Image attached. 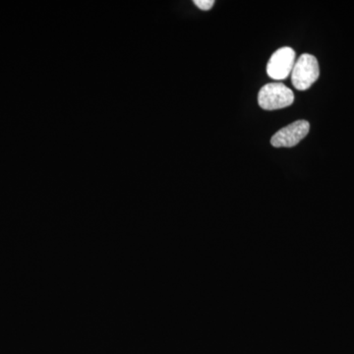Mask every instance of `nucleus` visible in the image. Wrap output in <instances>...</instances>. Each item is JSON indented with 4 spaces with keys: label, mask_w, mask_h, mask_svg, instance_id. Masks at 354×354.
Segmentation results:
<instances>
[{
    "label": "nucleus",
    "mask_w": 354,
    "mask_h": 354,
    "mask_svg": "<svg viewBox=\"0 0 354 354\" xmlns=\"http://www.w3.org/2000/svg\"><path fill=\"white\" fill-rule=\"evenodd\" d=\"M295 57V51L290 46L274 51L267 64L268 75L274 80H285L292 71Z\"/></svg>",
    "instance_id": "3"
},
{
    "label": "nucleus",
    "mask_w": 354,
    "mask_h": 354,
    "mask_svg": "<svg viewBox=\"0 0 354 354\" xmlns=\"http://www.w3.org/2000/svg\"><path fill=\"white\" fill-rule=\"evenodd\" d=\"M295 102V95L283 83H270L261 88L258 104L265 111L288 108Z\"/></svg>",
    "instance_id": "2"
},
{
    "label": "nucleus",
    "mask_w": 354,
    "mask_h": 354,
    "mask_svg": "<svg viewBox=\"0 0 354 354\" xmlns=\"http://www.w3.org/2000/svg\"><path fill=\"white\" fill-rule=\"evenodd\" d=\"M194 4L201 10L208 11L214 6L215 1L214 0H195Z\"/></svg>",
    "instance_id": "5"
},
{
    "label": "nucleus",
    "mask_w": 354,
    "mask_h": 354,
    "mask_svg": "<svg viewBox=\"0 0 354 354\" xmlns=\"http://www.w3.org/2000/svg\"><path fill=\"white\" fill-rule=\"evenodd\" d=\"M310 124L306 120H297L281 128L272 137L271 144L274 148H292L307 136Z\"/></svg>",
    "instance_id": "4"
},
{
    "label": "nucleus",
    "mask_w": 354,
    "mask_h": 354,
    "mask_svg": "<svg viewBox=\"0 0 354 354\" xmlns=\"http://www.w3.org/2000/svg\"><path fill=\"white\" fill-rule=\"evenodd\" d=\"M320 76L318 60L314 55L304 53L295 62L291 71V83L298 91L308 90Z\"/></svg>",
    "instance_id": "1"
}]
</instances>
